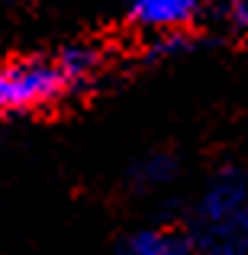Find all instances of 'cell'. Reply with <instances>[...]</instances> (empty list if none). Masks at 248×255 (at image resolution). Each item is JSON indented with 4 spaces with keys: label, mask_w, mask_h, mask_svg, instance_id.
<instances>
[{
    "label": "cell",
    "mask_w": 248,
    "mask_h": 255,
    "mask_svg": "<svg viewBox=\"0 0 248 255\" xmlns=\"http://www.w3.org/2000/svg\"><path fill=\"white\" fill-rule=\"evenodd\" d=\"M219 13L232 29H248V0H219Z\"/></svg>",
    "instance_id": "52a82bcc"
},
{
    "label": "cell",
    "mask_w": 248,
    "mask_h": 255,
    "mask_svg": "<svg viewBox=\"0 0 248 255\" xmlns=\"http://www.w3.org/2000/svg\"><path fill=\"white\" fill-rule=\"evenodd\" d=\"M242 204H248L245 181L232 171L219 174L203 191V200H200V226H210V223H219V220L232 217Z\"/></svg>",
    "instance_id": "3957f363"
},
{
    "label": "cell",
    "mask_w": 248,
    "mask_h": 255,
    "mask_svg": "<svg viewBox=\"0 0 248 255\" xmlns=\"http://www.w3.org/2000/svg\"><path fill=\"white\" fill-rule=\"evenodd\" d=\"M58 62H62V68H65V75H68V81L71 84H81L87 75L93 71V65H97V58H93V52L90 49H68V52H62L58 55Z\"/></svg>",
    "instance_id": "8992f818"
},
{
    "label": "cell",
    "mask_w": 248,
    "mask_h": 255,
    "mask_svg": "<svg viewBox=\"0 0 248 255\" xmlns=\"http://www.w3.org/2000/svg\"><path fill=\"white\" fill-rule=\"evenodd\" d=\"M200 246L206 255H248V204L219 223L200 226Z\"/></svg>",
    "instance_id": "277c9868"
},
{
    "label": "cell",
    "mask_w": 248,
    "mask_h": 255,
    "mask_svg": "<svg viewBox=\"0 0 248 255\" xmlns=\"http://www.w3.org/2000/svg\"><path fill=\"white\" fill-rule=\"evenodd\" d=\"M139 174H142V181H149V184H162V181L171 178V162L162 155H152L149 162L139 168Z\"/></svg>",
    "instance_id": "ba28073f"
},
{
    "label": "cell",
    "mask_w": 248,
    "mask_h": 255,
    "mask_svg": "<svg viewBox=\"0 0 248 255\" xmlns=\"http://www.w3.org/2000/svg\"><path fill=\"white\" fill-rule=\"evenodd\" d=\"M119 255H190V252H187V246L180 243L174 233L145 230V233H136V236L123 246Z\"/></svg>",
    "instance_id": "5b68a950"
},
{
    "label": "cell",
    "mask_w": 248,
    "mask_h": 255,
    "mask_svg": "<svg viewBox=\"0 0 248 255\" xmlns=\"http://www.w3.org/2000/svg\"><path fill=\"white\" fill-rule=\"evenodd\" d=\"M71 87L58 58H16L0 65V110L23 113L52 104Z\"/></svg>",
    "instance_id": "6da1fadb"
},
{
    "label": "cell",
    "mask_w": 248,
    "mask_h": 255,
    "mask_svg": "<svg viewBox=\"0 0 248 255\" xmlns=\"http://www.w3.org/2000/svg\"><path fill=\"white\" fill-rule=\"evenodd\" d=\"M206 0H132V19L145 29L174 32L203 13Z\"/></svg>",
    "instance_id": "7a4b0ae2"
}]
</instances>
